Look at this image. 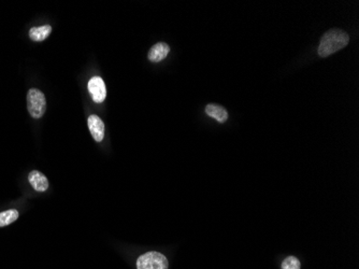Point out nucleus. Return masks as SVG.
I'll return each mask as SVG.
<instances>
[{"instance_id": "nucleus-5", "label": "nucleus", "mask_w": 359, "mask_h": 269, "mask_svg": "<svg viewBox=\"0 0 359 269\" xmlns=\"http://www.w3.org/2000/svg\"><path fill=\"white\" fill-rule=\"evenodd\" d=\"M88 128L95 141L100 142L104 138V124L103 120L97 115H91L88 117Z\"/></svg>"}, {"instance_id": "nucleus-6", "label": "nucleus", "mask_w": 359, "mask_h": 269, "mask_svg": "<svg viewBox=\"0 0 359 269\" xmlns=\"http://www.w3.org/2000/svg\"><path fill=\"white\" fill-rule=\"evenodd\" d=\"M28 181L37 192H46L49 188L48 178L38 170H32L28 175Z\"/></svg>"}, {"instance_id": "nucleus-2", "label": "nucleus", "mask_w": 359, "mask_h": 269, "mask_svg": "<svg viewBox=\"0 0 359 269\" xmlns=\"http://www.w3.org/2000/svg\"><path fill=\"white\" fill-rule=\"evenodd\" d=\"M27 108L33 119H40L46 113L47 100L40 89H29L27 94Z\"/></svg>"}, {"instance_id": "nucleus-10", "label": "nucleus", "mask_w": 359, "mask_h": 269, "mask_svg": "<svg viewBox=\"0 0 359 269\" xmlns=\"http://www.w3.org/2000/svg\"><path fill=\"white\" fill-rule=\"evenodd\" d=\"M19 218V212L15 209L0 212V227H4Z\"/></svg>"}, {"instance_id": "nucleus-4", "label": "nucleus", "mask_w": 359, "mask_h": 269, "mask_svg": "<svg viewBox=\"0 0 359 269\" xmlns=\"http://www.w3.org/2000/svg\"><path fill=\"white\" fill-rule=\"evenodd\" d=\"M88 91L95 103L102 104L106 97V88L104 81L100 77H93L88 81Z\"/></svg>"}, {"instance_id": "nucleus-7", "label": "nucleus", "mask_w": 359, "mask_h": 269, "mask_svg": "<svg viewBox=\"0 0 359 269\" xmlns=\"http://www.w3.org/2000/svg\"><path fill=\"white\" fill-rule=\"evenodd\" d=\"M170 52V48L165 42H159L156 43L155 46L152 47L149 52V59L152 61V63H159L162 59L167 57V55Z\"/></svg>"}, {"instance_id": "nucleus-8", "label": "nucleus", "mask_w": 359, "mask_h": 269, "mask_svg": "<svg viewBox=\"0 0 359 269\" xmlns=\"http://www.w3.org/2000/svg\"><path fill=\"white\" fill-rule=\"evenodd\" d=\"M205 112L207 115L212 117V119H215L217 122H220V123L226 122L228 119L227 110L218 105H214V104L207 105L205 107Z\"/></svg>"}, {"instance_id": "nucleus-1", "label": "nucleus", "mask_w": 359, "mask_h": 269, "mask_svg": "<svg viewBox=\"0 0 359 269\" xmlns=\"http://www.w3.org/2000/svg\"><path fill=\"white\" fill-rule=\"evenodd\" d=\"M350 41V37L343 30L339 28L330 29L324 33L321 39L317 53L321 57H328L332 54L344 49Z\"/></svg>"}, {"instance_id": "nucleus-3", "label": "nucleus", "mask_w": 359, "mask_h": 269, "mask_svg": "<svg viewBox=\"0 0 359 269\" xmlns=\"http://www.w3.org/2000/svg\"><path fill=\"white\" fill-rule=\"evenodd\" d=\"M169 263L167 257L159 252H148L137 261L138 269H168Z\"/></svg>"}, {"instance_id": "nucleus-11", "label": "nucleus", "mask_w": 359, "mask_h": 269, "mask_svg": "<svg viewBox=\"0 0 359 269\" xmlns=\"http://www.w3.org/2000/svg\"><path fill=\"white\" fill-rule=\"evenodd\" d=\"M282 269H300V262L295 256H288L282 263Z\"/></svg>"}, {"instance_id": "nucleus-9", "label": "nucleus", "mask_w": 359, "mask_h": 269, "mask_svg": "<svg viewBox=\"0 0 359 269\" xmlns=\"http://www.w3.org/2000/svg\"><path fill=\"white\" fill-rule=\"evenodd\" d=\"M52 27L50 25H44L40 27H33L29 30V38L32 41H43L51 35Z\"/></svg>"}]
</instances>
